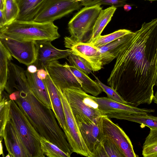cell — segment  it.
Instances as JSON below:
<instances>
[{"instance_id": "obj_4", "label": "cell", "mask_w": 157, "mask_h": 157, "mask_svg": "<svg viewBox=\"0 0 157 157\" xmlns=\"http://www.w3.org/2000/svg\"><path fill=\"white\" fill-rule=\"evenodd\" d=\"M70 105L77 122H94L104 116L93 96L87 94L82 88L73 87L62 91Z\"/></svg>"}, {"instance_id": "obj_5", "label": "cell", "mask_w": 157, "mask_h": 157, "mask_svg": "<svg viewBox=\"0 0 157 157\" xmlns=\"http://www.w3.org/2000/svg\"><path fill=\"white\" fill-rule=\"evenodd\" d=\"M101 5L85 7L77 13L69 21L68 29L70 37H64V40L77 43L87 42L91 37L95 23L102 10Z\"/></svg>"}, {"instance_id": "obj_36", "label": "cell", "mask_w": 157, "mask_h": 157, "mask_svg": "<svg viewBox=\"0 0 157 157\" xmlns=\"http://www.w3.org/2000/svg\"><path fill=\"white\" fill-rule=\"evenodd\" d=\"M103 0H83L81 1L82 6H90L94 5Z\"/></svg>"}, {"instance_id": "obj_21", "label": "cell", "mask_w": 157, "mask_h": 157, "mask_svg": "<svg viewBox=\"0 0 157 157\" xmlns=\"http://www.w3.org/2000/svg\"><path fill=\"white\" fill-rule=\"evenodd\" d=\"M20 9L17 20L32 21L48 0H16Z\"/></svg>"}, {"instance_id": "obj_22", "label": "cell", "mask_w": 157, "mask_h": 157, "mask_svg": "<svg viewBox=\"0 0 157 157\" xmlns=\"http://www.w3.org/2000/svg\"><path fill=\"white\" fill-rule=\"evenodd\" d=\"M117 8L112 6L102 10L95 21L91 38L86 42L91 43L101 35L103 31L111 21Z\"/></svg>"}, {"instance_id": "obj_18", "label": "cell", "mask_w": 157, "mask_h": 157, "mask_svg": "<svg viewBox=\"0 0 157 157\" xmlns=\"http://www.w3.org/2000/svg\"><path fill=\"white\" fill-rule=\"evenodd\" d=\"M43 81L48 93L52 106V110L59 125L64 132L67 139L69 137V132L66 123L58 90L48 74Z\"/></svg>"}, {"instance_id": "obj_44", "label": "cell", "mask_w": 157, "mask_h": 157, "mask_svg": "<svg viewBox=\"0 0 157 157\" xmlns=\"http://www.w3.org/2000/svg\"><path fill=\"white\" fill-rule=\"evenodd\" d=\"M144 0L148 1H157V0Z\"/></svg>"}, {"instance_id": "obj_33", "label": "cell", "mask_w": 157, "mask_h": 157, "mask_svg": "<svg viewBox=\"0 0 157 157\" xmlns=\"http://www.w3.org/2000/svg\"><path fill=\"white\" fill-rule=\"evenodd\" d=\"M97 82L99 83L103 92L107 95L108 98L117 102L126 105H128L119 93L111 87L106 86L102 83L98 78L94 76Z\"/></svg>"}, {"instance_id": "obj_17", "label": "cell", "mask_w": 157, "mask_h": 157, "mask_svg": "<svg viewBox=\"0 0 157 157\" xmlns=\"http://www.w3.org/2000/svg\"><path fill=\"white\" fill-rule=\"evenodd\" d=\"M5 90L10 95L15 91L25 92L32 90L25 71L21 67L10 61Z\"/></svg>"}, {"instance_id": "obj_3", "label": "cell", "mask_w": 157, "mask_h": 157, "mask_svg": "<svg viewBox=\"0 0 157 157\" xmlns=\"http://www.w3.org/2000/svg\"><path fill=\"white\" fill-rule=\"evenodd\" d=\"M53 22L40 23L15 20L0 28V36L19 41H53L60 35Z\"/></svg>"}, {"instance_id": "obj_24", "label": "cell", "mask_w": 157, "mask_h": 157, "mask_svg": "<svg viewBox=\"0 0 157 157\" xmlns=\"http://www.w3.org/2000/svg\"><path fill=\"white\" fill-rule=\"evenodd\" d=\"M12 56L0 42V96L5 90L8 73L9 64Z\"/></svg>"}, {"instance_id": "obj_37", "label": "cell", "mask_w": 157, "mask_h": 157, "mask_svg": "<svg viewBox=\"0 0 157 157\" xmlns=\"http://www.w3.org/2000/svg\"><path fill=\"white\" fill-rule=\"evenodd\" d=\"M6 24V20L3 11L0 10V28L5 26Z\"/></svg>"}, {"instance_id": "obj_42", "label": "cell", "mask_w": 157, "mask_h": 157, "mask_svg": "<svg viewBox=\"0 0 157 157\" xmlns=\"http://www.w3.org/2000/svg\"><path fill=\"white\" fill-rule=\"evenodd\" d=\"M153 101L157 105V89L155 94L154 96Z\"/></svg>"}, {"instance_id": "obj_40", "label": "cell", "mask_w": 157, "mask_h": 157, "mask_svg": "<svg viewBox=\"0 0 157 157\" xmlns=\"http://www.w3.org/2000/svg\"><path fill=\"white\" fill-rule=\"evenodd\" d=\"M2 140L0 139V155H2L3 157H4L3 150V145L2 144Z\"/></svg>"}, {"instance_id": "obj_32", "label": "cell", "mask_w": 157, "mask_h": 157, "mask_svg": "<svg viewBox=\"0 0 157 157\" xmlns=\"http://www.w3.org/2000/svg\"><path fill=\"white\" fill-rule=\"evenodd\" d=\"M67 59L71 65L75 66L82 72L88 75L92 73V70L86 61L81 57L71 53Z\"/></svg>"}, {"instance_id": "obj_29", "label": "cell", "mask_w": 157, "mask_h": 157, "mask_svg": "<svg viewBox=\"0 0 157 157\" xmlns=\"http://www.w3.org/2000/svg\"><path fill=\"white\" fill-rule=\"evenodd\" d=\"M131 31L126 29H121L110 34L100 36L91 43L97 47L105 45L131 33Z\"/></svg>"}, {"instance_id": "obj_20", "label": "cell", "mask_w": 157, "mask_h": 157, "mask_svg": "<svg viewBox=\"0 0 157 157\" xmlns=\"http://www.w3.org/2000/svg\"><path fill=\"white\" fill-rule=\"evenodd\" d=\"M25 73L33 94L41 102L52 109L49 96L44 81L38 77L36 73H31L27 70Z\"/></svg>"}, {"instance_id": "obj_31", "label": "cell", "mask_w": 157, "mask_h": 157, "mask_svg": "<svg viewBox=\"0 0 157 157\" xmlns=\"http://www.w3.org/2000/svg\"><path fill=\"white\" fill-rule=\"evenodd\" d=\"M101 142L108 157H125L118 146L108 136L104 134Z\"/></svg>"}, {"instance_id": "obj_41", "label": "cell", "mask_w": 157, "mask_h": 157, "mask_svg": "<svg viewBox=\"0 0 157 157\" xmlns=\"http://www.w3.org/2000/svg\"><path fill=\"white\" fill-rule=\"evenodd\" d=\"M5 6V3L2 0H0V10L3 11Z\"/></svg>"}, {"instance_id": "obj_45", "label": "cell", "mask_w": 157, "mask_h": 157, "mask_svg": "<svg viewBox=\"0 0 157 157\" xmlns=\"http://www.w3.org/2000/svg\"><path fill=\"white\" fill-rule=\"evenodd\" d=\"M77 0L78 1L81 2V1H83V0Z\"/></svg>"}, {"instance_id": "obj_43", "label": "cell", "mask_w": 157, "mask_h": 157, "mask_svg": "<svg viewBox=\"0 0 157 157\" xmlns=\"http://www.w3.org/2000/svg\"><path fill=\"white\" fill-rule=\"evenodd\" d=\"M6 157H10V154L8 153V155L6 156Z\"/></svg>"}, {"instance_id": "obj_8", "label": "cell", "mask_w": 157, "mask_h": 157, "mask_svg": "<svg viewBox=\"0 0 157 157\" xmlns=\"http://www.w3.org/2000/svg\"><path fill=\"white\" fill-rule=\"evenodd\" d=\"M58 90L69 132L67 140L73 152L85 156L92 157V154L84 141L78 124L64 93L61 90Z\"/></svg>"}, {"instance_id": "obj_16", "label": "cell", "mask_w": 157, "mask_h": 157, "mask_svg": "<svg viewBox=\"0 0 157 157\" xmlns=\"http://www.w3.org/2000/svg\"><path fill=\"white\" fill-rule=\"evenodd\" d=\"M102 117L94 122H77L84 141L92 154V157L95 150L101 142L104 136Z\"/></svg>"}, {"instance_id": "obj_2", "label": "cell", "mask_w": 157, "mask_h": 157, "mask_svg": "<svg viewBox=\"0 0 157 157\" xmlns=\"http://www.w3.org/2000/svg\"><path fill=\"white\" fill-rule=\"evenodd\" d=\"M17 96L15 101L41 137L55 144L70 157L72 149L52 109L41 102L32 90L19 92Z\"/></svg>"}, {"instance_id": "obj_27", "label": "cell", "mask_w": 157, "mask_h": 157, "mask_svg": "<svg viewBox=\"0 0 157 157\" xmlns=\"http://www.w3.org/2000/svg\"><path fill=\"white\" fill-rule=\"evenodd\" d=\"M125 120L140 124L149 128H157V117L149 114L129 113Z\"/></svg>"}, {"instance_id": "obj_39", "label": "cell", "mask_w": 157, "mask_h": 157, "mask_svg": "<svg viewBox=\"0 0 157 157\" xmlns=\"http://www.w3.org/2000/svg\"><path fill=\"white\" fill-rule=\"evenodd\" d=\"M123 7L124 10L126 11H129L132 9V6L130 5L127 4H125Z\"/></svg>"}, {"instance_id": "obj_1", "label": "cell", "mask_w": 157, "mask_h": 157, "mask_svg": "<svg viewBox=\"0 0 157 157\" xmlns=\"http://www.w3.org/2000/svg\"><path fill=\"white\" fill-rule=\"evenodd\" d=\"M107 82L129 105L152 103L157 86V18L129 34Z\"/></svg>"}, {"instance_id": "obj_12", "label": "cell", "mask_w": 157, "mask_h": 157, "mask_svg": "<svg viewBox=\"0 0 157 157\" xmlns=\"http://www.w3.org/2000/svg\"><path fill=\"white\" fill-rule=\"evenodd\" d=\"M65 47L72 54L84 59L93 72L98 71L102 67V58L98 48L91 43L80 42L73 43L64 40Z\"/></svg>"}, {"instance_id": "obj_6", "label": "cell", "mask_w": 157, "mask_h": 157, "mask_svg": "<svg viewBox=\"0 0 157 157\" xmlns=\"http://www.w3.org/2000/svg\"><path fill=\"white\" fill-rule=\"evenodd\" d=\"M11 119L31 157H44L41 148V136L36 130L21 107L11 100Z\"/></svg>"}, {"instance_id": "obj_15", "label": "cell", "mask_w": 157, "mask_h": 157, "mask_svg": "<svg viewBox=\"0 0 157 157\" xmlns=\"http://www.w3.org/2000/svg\"><path fill=\"white\" fill-rule=\"evenodd\" d=\"M3 139L10 157H31L11 119L6 125Z\"/></svg>"}, {"instance_id": "obj_28", "label": "cell", "mask_w": 157, "mask_h": 157, "mask_svg": "<svg viewBox=\"0 0 157 157\" xmlns=\"http://www.w3.org/2000/svg\"><path fill=\"white\" fill-rule=\"evenodd\" d=\"M41 148L44 155L49 157H69L58 146L45 138L41 137Z\"/></svg>"}, {"instance_id": "obj_13", "label": "cell", "mask_w": 157, "mask_h": 157, "mask_svg": "<svg viewBox=\"0 0 157 157\" xmlns=\"http://www.w3.org/2000/svg\"><path fill=\"white\" fill-rule=\"evenodd\" d=\"M104 134L111 138L118 146L125 157L138 156L134 151L132 142L123 130L109 118L102 117Z\"/></svg>"}, {"instance_id": "obj_46", "label": "cell", "mask_w": 157, "mask_h": 157, "mask_svg": "<svg viewBox=\"0 0 157 157\" xmlns=\"http://www.w3.org/2000/svg\"><path fill=\"white\" fill-rule=\"evenodd\" d=\"M2 0L5 3V0Z\"/></svg>"}, {"instance_id": "obj_26", "label": "cell", "mask_w": 157, "mask_h": 157, "mask_svg": "<svg viewBox=\"0 0 157 157\" xmlns=\"http://www.w3.org/2000/svg\"><path fill=\"white\" fill-rule=\"evenodd\" d=\"M150 129L143 144L142 155L144 157H157V128Z\"/></svg>"}, {"instance_id": "obj_11", "label": "cell", "mask_w": 157, "mask_h": 157, "mask_svg": "<svg viewBox=\"0 0 157 157\" xmlns=\"http://www.w3.org/2000/svg\"><path fill=\"white\" fill-rule=\"evenodd\" d=\"M66 63L63 65L57 60L50 62L45 69L57 88L63 91L73 87L82 88L81 81L74 75Z\"/></svg>"}, {"instance_id": "obj_7", "label": "cell", "mask_w": 157, "mask_h": 157, "mask_svg": "<svg viewBox=\"0 0 157 157\" xmlns=\"http://www.w3.org/2000/svg\"><path fill=\"white\" fill-rule=\"evenodd\" d=\"M77 0H48L34 17L33 21L40 23L53 22L82 6Z\"/></svg>"}, {"instance_id": "obj_9", "label": "cell", "mask_w": 157, "mask_h": 157, "mask_svg": "<svg viewBox=\"0 0 157 157\" xmlns=\"http://www.w3.org/2000/svg\"><path fill=\"white\" fill-rule=\"evenodd\" d=\"M94 99L98 105L100 111L108 117L124 120L128 113L149 114L154 113L155 110L152 109L139 108L117 102L108 97H96Z\"/></svg>"}, {"instance_id": "obj_25", "label": "cell", "mask_w": 157, "mask_h": 157, "mask_svg": "<svg viewBox=\"0 0 157 157\" xmlns=\"http://www.w3.org/2000/svg\"><path fill=\"white\" fill-rule=\"evenodd\" d=\"M11 101L9 95L4 91L0 97V139L2 140L6 125L11 119Z\"/></svg>"}, {"instance_id": "obj_23", "label": "cell", "mask_w": 157, "mask_h": 157, "mask_svg": "<svg viewBox=\"0 0 157 157\" xmlns=\"http://www.w3.org/2000/svg\"><path fill=\"white\" fill-rule=\"evenodd\" d=\"M74 75L81 82L82 88L86 93L96 96L103 91L99 83L91 79L87 75L82 72L75 67L68 65Z\"/></svg>"}, {"instance_id": "obj_34", "label": "cell", "mask_w": 157, "mask_h": 157, "mask_svg": "<svg viewBox=\"0 0 157 157\" xmlns=\"http://www.w3.org/2000/svg\"><path fill=\"white\" fill-rule=\"evenodd\" d=\"M127 0H103L98 2L97 4L101 5H105L113 6L116 8L122 7L125 4Z\"/></svg>"}, {"instance_id": "obj_38", "label": "cell", "mask_w": 157, "mask_h": 157, "mask_svg": "<svg viewBox=\"0 0 157 157\" xmlns=\"http://www.w3.org/2000/svg\"><path fill=\"white\" fill-rule=\"evenodd\" d=\"M38 69L35 65L32 64L28 66L27 70L30 73H35L37 72Z\"/></svg>"}, {"instance_id": "obj_10", "label": "cell", "mask_w": 157, "mask_h": 157, "mask_svg": "<svg viewBox=\"0 0 157 157\" xmlns=\"http://www.w3.org/2000/svg\"><path fill=\"white\" fill-rule=\"evenodd\" d=\"M0 42L20 63L28 66L35 62L36 50L35 41L22 42L0 36Z\"/></svg>"}, {"instance_id": "obj_30", "label": "cell", "mask_w": 157, "mask_h": 157, "mask_svg": "<svg viewBox=\"0 0 157 157\" xmlns=\"http://www.w3.org/2000/svg\"><path fill=\"white\" fill-rule=\"evenodd\" d=\"M3 11L6 20V25L16 20L20 12L17 0H5L4 8Z\"/></svg>"}, {"instance_id": "obj_35", "label": "cell", "mask_w": 157, "mask_h": 157, "mask_svg": "<svg viewBox=\"0 0 157 157\" xmlns=\"http://www.w3.org/2000/svg\"><path fill=\"white\" fill-rule=\"evenodd\" d=\"M37 75L40 79L44 80L46 78L48 73L46 70L44 69H38L36 72Z\"/></svg>"}, {"instance_id": "obj_14", "label": "cell", "mask_w": 157, "mask_h": 157, "mask_svg": "<svg viewBox=\"0 0 157 157\" xmlns=\"http://www.w3.org/2000/svg\"><path fill=\"white\" fill-rule=\"evenodd\" d=\"M49 40L35 41L36 47V59L33 63L38 69H44L52 61L66 58L71 53L70 50H61L57 48Z\"/></svg>"}, {"instance_id": "obj_19", "label": "cell", "mask_w": 157, "mask_h": 157, "mask_svg": "<svg viewBox=\"0 0 157 157\" xmlns=\"http://www.w3.org/2000/svg\"><path fill=\"white\" fill-rule=\"evenodd\" d=\"M129 34L105 45L97 47L101 54L103 65L108 64L117 58L126 44Z\"/></svg>"}]
</instances>
